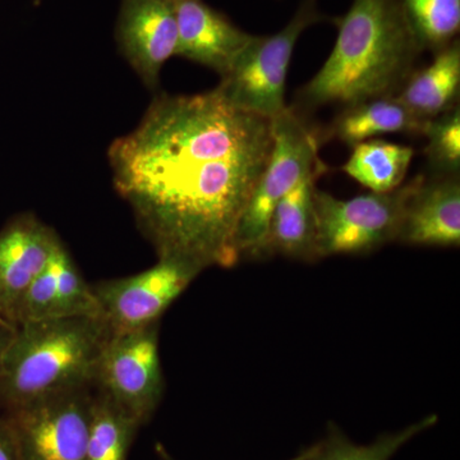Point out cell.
Here are the masks:
<instances>
[{
    "mask_svg": "<svg viewBox=\"0 0 460 460\" xmlns=\"http://www.w3.org/2000/svg\"><path fill=\"white\" fill-rule=\"evenodd\" d=\"M438 420L436 414H429L399 431L380 435L368 445L353 443L335 423L330 422L325 438L314 445L308 460H390L411 438L434 428Z\"/></svg>",
    "mask_w": 460,
    "mask_h": 460,
    "instance_id": "19",
    "label": "cell"
},
{
    "mask_svg": "<svg viewBox=\"0 0 460 460\" xmlns=\"http://www.w3.org/2000/svg\"><path fill=\"white\" fill-rule=\"evenodd\" d=\"M313 452L314 445L313 447H307V449L302 450V452H299L298 454H296V456H293V458L289 460H308ZM156 453L157 456H159V458L162 460H175L174 458H172L171 454H169L168 450H166L165 447H163L162 444L156 445Z\"/></svg>",
    "mask_w": 460,
    "mask_h": 460,
    "instance_id": "26",
    "label": "cell"
},
{
    "mask_svg": "<svg viewBox=\"0 0 460 460\" xmlns=\"http://www.w3.org/2000/svg\"><path fill=\"white\" fill-rule=\"evenodd\" d=\"M57 275L58 265L54 251L47 268L32 281L23 296L17 314L16 326L30 321L57 317Z\"/></svg>",
    "mask_w": 460,
    "mask_h": 460,
    "instance_id": "23",
    "label": "cell"
},
{
    "mask_svg": "<svg viewBox=\"0 0 460 460\" xmlns=\"http://www.w3.org/2000/svg\"><path fill=\"white\" fill-rule=\"evenodd\" d=\"M115 41L145 86L156 91L163 66L177 53L178 26L172 0H122Z\"/></svg>",
    "mask_w": 460,
    "mask_h": 460,
    "instance_id": "10",
    "label": "cell"
},
{
    "mask_svg": "<svg viewBox=\"0 0 460 460\" xmlns=\"http://www.w3.org/2000/svg\"><path fill=\"white\" fill-rule=\"evenodd\" d=\"M423 175L386 193L339 199L314 190L317 257L368 253L396 242L405 205Z\"/></svg>",
    "mask_w": 460,
    "mask_h": 460,
    "instance_id": "6",
    "label": "cell"
},
{
    "mask_svg": "<svg viewBox=\"0 0 460 460\" xmlns=\"http://www.w3.org/2000/svg\"><path fill=\"white\" fill-rule=\"evenodd\" d=\"M0 460H20L16 438L5 416H0Z\"/></svg>",
    "mask_w": 460,
    "mask_h": 460,
    "instance_id": "24",
    "label": "cell"
},
{
    "mask_svg": "<svg viewBox=\"0 0 460 460\" xmlns=\"http://www.w3.org/2000/svg\"><path fill=\"white\" fill-rule=\"evenodd\" d=\"M323 20L316 0H304L279 32L252 36L215 89L233 107L274 119L287 108V75L296 41L305 29Z\"/></svg>",
    "mask_w": 460,
    "mask_h": 460,
    "instance_id": "5",
    "label": "cell"
},
{
    "mask_svg": "<svg viewBox=\"0 0 460 460\" xmlns=\"http://www.w3.org/2000/svg\"><path fill=\"white\" fill-rule=\"evenodd\" d=\"M413 156L410 146L367 140L353 147L343 171L371 192H392L402 186Z\"/></svg>",
    "mask_w": 460,
    "mask_h": 460,
    "instance_id": "17",
    "label": "cell"
},
{
    "mask_svg": "<svg viewBox=\"0 0 460 460\" xmlns=\"http://www.w3.org/2000/svg\"><path fill=\"white\" fill-rule=\"evenodd\" d=\"M0 320H2V319H0ZM3 321H4V320H3Z\"/></svg>",
    "mask_w": 460,
    "mask_h": 460,
    "instance_id": "27",
    "label": "cell"
},
{
    "mask_svg": "<svg viewBox=\"0 0 460 460\" xmlns=\"http://www.w3.org/2000/svg\"><path fill=\"white\" fill-rule=\"evenodd\" d=\"M272 144L271 119L233 107L217 89L160 93L108 159L115 190L157 259L204 271L239 261L235 232Z\"/></svg>",
    "mask_w": 460,
    "mask_h": 460,
    "instance_id": "1",
    "label": "cell"
},
{
    "mask_svg": "<svg viewBox=\"0 0 460 460\" xmlns=\"http://www.w3.org/2000/svg\"><path fill=\"white\" fill-rule=\"evenodd\" d=\"M422 50L438 53L456 41L460 0H399Z\"/></svg>",
    "mask_w": 460,
    "mask_h": 460,
    "instance_id": "20",
    "label": "cell"
},
{
    "mask_svg": "<svg viewBox=\"0 0 460 460\" xmlns=\"http://www.w3.org/2000/svg\"><path fill=\"white\" fill-rule=\"evenodd\" d=\"M420 133L428 138L425 155L436 174H459L460 169V109L425 120Z\"/></svg>",
    "mask_w": 460,
    "mask_h": 460,
    "instance_id": "22",
    "label": "cell"
},
{
    "mask_svg": "<svg viewBox=\"0 0 460 460\" xmlns=\"http://www.w3.org/2000/svg\"><path fill=\"white\" fill-rule=\"evenodd\" d=\"M140 422L128 411L99 393L93 396L86 460H128Z\"/></svg>",
    "mask_w": 460,
    "mask_h": 460,
    "instance_id": "18",
    "label": "cell"
},
{
    "mask_svg": "<svg viewBox=\"0 0 460 460\" xmlns=\"http://www.w3.org/2000/svg\"><path fill=\"white\" fill-rule=\"evenodd\" d=\"M320 175L299 181L281 199L269 226L266 256H287L301 261H314L316 252V219L314 193Z\"/></svg>",
    "mask_w": 460,
    "mask_h": 460,
    "instance_id": "14",
    "label": "cell"
},
{
    "mask_svg": "<svg viewBox=\"0 0 460 460\" xmlns=\"http://www.w3.org/2000/svg\"><path fill=\"white\" fill-rule=\"evenodd\" d=\"M111 334L102 317H54L20 323L3 358L0 408L7 413L93 385Z\"/></svg>",
    "mask_w": 460,
    "mask_h": 460,
    "instance_id": "3",
    "label": "cell"
},
{
    "mask_svg": "<svg viewBox=\"0 0 460 460\" xmlns=\"http://www.w3.org/2000/svg\"><path fill=\"white\" fill-rule=\"evenodd\" d=\"M38 2H39V0H38Z\"/></svg>",
    "mask_w": 460,
    "mask_h": 460,
    "instance_id": "28",
    "label": "cell"
},
{
    "mask_svg": "<svg viewBox=\"0 0 460 460\" xmlns=\"http://www.w3.org/2000/svg\"><path fill=\"white\" fill-rule=\"evenodd\" d=\"M14 328L16 326L0 320V372H2L3 358H4L5 349H7L9 341L13 337Z\"/></svg>",
    "mask_w": 460,
    "mask_h": 460,
    "instance_id": "25",
    "label": "cell"
},
{
    "mask_svg": "<svg viewBox=\"0 0 460 460\" xmlns=\"http://www.w3.org/2000/svg\"><path fill=\"white\" fill-rule=\"evenodd\" d=\"M93 385L145 425L155 413L165 389L159 323L113 332L100 357Z\"/></svg>",
    "mask_w": 460,
    "mask_h": 460,
    "instance_id": "7",
    "label": "cell"
},
{
    "mask_svg": "<svg viewBox=\"0 0 460 460\" xmlns=\"http://www.w3.org/2000/svg\"><path fill=\"white\" fill-rule=\"evenodd\" d=\"M178 26L175 56L226 75L253 35L204 0H172Z\"/></svg>",
    "mask_w": 460,
    "mask_h": 460,
    "instance_id": "12",
    "label": "cell"
},
{
    "mask_svg": "<svg viewBox=\"0 0 460 460\" xmlns=\"http://www.w3.org/2000/svg\"><path fill=\"white\" fill-rule=\"evenodd\" d=\"M57 317H102L93 286L87 283L62 241L56 250Z\"/></svg>",
    "mask_w": 460,
    "mask_h": 460,
    "instance_id": "21",
    "label": "cell"
},
{
    "mask_svg": "<svg viewBox=\"0 0 460 460\" xmlns=\"http://www.w3.org/2000/svg\"><path fill=\"white\" fill-rule=\"evenodd\" d=\"M396 242L408 246L459 247V174L422 177L405 205Z\"/></svg>",
    "mask_w": 460,
    "mask_h": 460,
    "instance_id": "13",
    "label": "cell"
},
{
    "mask_svg": "<svg viewBox=\"0 0 460 460\" xmlns=\"http://www.w3.org/2000/svg\"><path fill=\"white\" fill-rule=\"evenodd\" d=\"M272 120L274 144L270 159L242 214L234 235L238 260L266 256L272 214L299 181L328 171L320 159V136L301 111L287 107Z\"/></svg>",
    "mask_w": 460,
    "mask_h": 460,
    "instance_id": "4",
    "label": "cell"
},
{
    "mask_svg": "<svg viewBox=\"0 0 460 460\" xmlns=\"http://www.w3.org/2000/svg\"><path fill=\"white\" fill-rule=\"evenodd\" d=\"M93 399L84 387L7 411L18 459L86 460Z\"/></svg>",
    "mask_w": 460,
    "mask_h": 460,
    "instance_id": "8",
    "label": "cell"
},
{
    "mask_svg": "<svg viewBox=\"0 0 460 460\" xmlns=\"http://www.w3.org/2000/svg\"><path fill=\"white\" fill-rule=\"evenodd\" d=\"M423 120L414 117L396 96L367 100L343 108L330 126L329 137L347 146L370 140L387 133H420Z\"/></svg>",
    "mask_w": 460,
    "mask_h": 460,
    "instance_id": "16",
    "label": "cell"
},
{
    "mask_svg": "<svg viewBox=\"0 0 460 460\" xmlns=\"http://www.w3.org/2000/svg\"><path fill=\"white\" fill-rule=\"evenodd\" d=\"M338 38L325 65L298 93V107L347 108L395 96L422 53L399 0H353L335 20Z\"/></svg>",
    "mask_w": 460,
    "mask_h": 460,
    "instance_id": "2",
    "label": "cell"
},
{
    "mask_svg": "<svg viewBox=\"0 0 460 460\" xmlns=\"http://www.w3.org/2000/svg\"><path fill=\"white\" fill-rule=\"evenodd\" d=\"M59 242L56 230L33 214L18 215L0 230V319L16 326L23 296Z\"/></svg>",
    "mask_w": 460,
    "mask_h": 460,
    "instance_id": "11",
    "label": "cell"
},
{
    "mask_svg": "<svg viewBox=\"0 0 460 460\" xmlns=\"http://www.w3.org/2000/svg\"><path fill=\"white\" fill-rule=\"evenodd\" d=\"M460 44L458 39L435 53L431 65L413 72L396 99L420 120H429L458 105Z\"/></svg>",
    "mask_w": 460,
    "mask_h": 460,
    "instance_id": "15",
    "label": "cell"
},
{
    "mask_svg": "<svg viewBox=\"0 0 460 460\" xmlns=\"http://www.w3.org/2000/svg\"><path fill=\"white\" fill-rule=\"evenodd\" d=\"M201 272L189 262L162 257L147 270L91 286L111 332H127L159 323Z\"/></svg>",
    "mask_w": 460,
    "mask_h": 460,
    "instance_id": "9",
    "label": "cell"
}]
</instances>
